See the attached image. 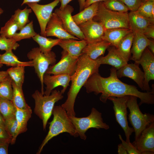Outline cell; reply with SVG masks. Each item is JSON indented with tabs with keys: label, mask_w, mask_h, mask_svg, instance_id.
Masks as SVG:
<instances>
[{
	"label": "cell",
	"mask_w": 154,
	"mask_h": 154,
	"mask_svg": "<svg viewBox=\"0 0 154 154\" xmlns=\"http://www.w3.org/2000/svg\"><path fill=\"white\" fill-rule=\"evenodd\" d=\"M117 70L113 67L111 68L110 75L107 78L102 77L98 72L92 75L84 86L87 92H93L96 95L101 93L100 99L104 103H106L110 97L133 96L140 99V105L143 104L154 103V87H152L150 91L141 92L135 86L128 84L120 81L117 76Z\"/></svg>",
	"instance_id": "obj_1"
},
{
	"label": "cell",
	"mask_w": 154,
	"mask_h": 154,
	"mask_svg": "<svg viewBox=\"0 0 154 154\" xmlns=\"http://www.w3.org/2000/svg\"><path fill=\"white\" fill-rule=\"evenodd\" d=\"M100 65L98 59L92 60L85 54L82 53L79 57L76 69L71 76V85L67 98L61 106L69 116H75L74 107L76 97L90 77L98 72Z\"/></svg>",
	"instance_id": "obj_2"
},
{
	"label": "cell",
	"mask_w": 154,
	"mask_h": 154,
	"mask_svg": "<svg viewBox=\"0 0 154 154\" xmlns=\"http://www.w3.org/2000/svg\"><path fill=\"white\" fill-rule=\"evenodd\" d=\"M52 114L53 117L50 123L48 131L37 154H40L48 141L60 133L66 132L75 137L78 136L66 112L61 106H54Z\"/></svg>",
	"instance_id": "obj_3"
},
{
	"label": "cell",
	"mask_w": 154,
	"mask_h": 154,
	"mask_svg": "<svg viewBox=\"0 0 154 154\" xmlns=\"http://www.w3.org/2000/svg\"><path fill=\"white\" fill-rule=\"evenodd\" d=\"M32 96L35 102L34 112L42 121L44 130L52 114L55 104L62 99L63 96L60 91L56 90H52L48 96L36 90Z\"/></svg>",
	"instance_id": "obj_4"
},
{
	"label": "cell",
	"mask_w": 154,
	"mask_h": 154,
	"mask_svg": "<svg viewBox=\"0 0 154 154\" xmlns=\"http://www.w3.org/2000/svg\"><path fill=\"white\" fill-rule=\"evenodd\" d=\"M93 19L100 23L106 30L129 28L128 12H119L109 10L105 7L102 1L99 2L97 14Z\"/></svg>",
	"instance_id": "obj_5"
},
{
	"label": "cell",
	"mask_w": 154,
	"mask_h": 154,
	"mask_svg": "<svg viewBox=\"0 0 154 154\" xmlns=\"http://www.w3.org/2000/svg\"><path fill=\"white\" fill-rule=\"evenodd\" d=\"M137 98L135 96H130L127 103L129 111L128 119L134 130L135 140L146 127L154 122L153 115L143 114L141 112L137 104Z\"/></svg>",
	"instance_id": "obj_6"
},
{
	"label": "cell",
	"mask_w": 154,
	"mask_h": 154,
	"mask_svg": "<svg viewBox=\"0 0 154 154\" xmlns=\"http://www.w3.org/2000/svg\"><path fill=\"white\" fill-rule=\"evenodd\" d=\"M69 117L78 136L84 140H85L87 137L86 132L90 128L107 130L110 128L109 125L104 122L101 113L94 108L91 109L90 114L86 117Z\"/></svg>",
	"instance_id": "obj_7"
},
{
	"label": "cell",
	"mask_w": 154,
	"mask_h": 154,
	"mask_svg": "<svg viewBox=\"0 0 154 154\" xmlns=\"http://www.w3.org/2000/svg\"><path fill=\"white\" fill-rule=\"evenodd\" d=\"M27 56L33 62V66L41 83V92L44 94L43 76L49 67L56 63V55L51 51L46 53H42L39 48L37 47L33 48L29 52Z\"/></svg>",
	"instance_id": "obj_8"
},
{
	"label": "cell",
	"mask_w": 154,
	"mask_h": 154,
	"mask_svg": "<svg viewBox=\"0 0 154 154\" xmlns=\"http://www.w3.org/2000/svg\"><path fill=\"white\" fill-rule=\"evenodd\" d=\"M129 96H111L108 98L113 104V108L116 121L123 130L126 137V141L128 143H130V136L134 132L133 128L129 126L127 120V103Z\"/></svg>",
	"instance_id": "obj_9"
},
{
	"label": "cell",
	"mask_w": 154,
	"mask_h": 154,
	"mask_svg": "<svg viewBox=\"0 0 154 154\" xmlns=\"http://www.w3.org/2000/svg\"><path fill=\"white\" fill-rule=\"evenodd\" d=\"M59 0H54L52 2L45 5L37 3H29L26 4L35 14L38 21L40 30V35L46 37V29L54 8L57 5Z\"/></svg>",
	"instance_id": "obj_10"
},
{
	"label": "cell",
	"mask_w": 154,
	"mask_h": 154,
	"mask_svg": "<svg viewBox=\"0 0 154 154\" xmlns=\"http://www.w3.org/2000/svg\"><path fill=\"white\" fill-rule=\"evenodd\" d=\"M60 60L56 64L50 66L46 73L52 75L67 74L71 76L76 69L78 58L73 57L66 51L61 52Z\"/></svg>",
	"instance_id": "obj_11"
},
{
	"label": "cell",
	"mask_w": 154,
	"mask_h": 154,
	"mask_svg": "<svg viewBox=\"0 0 154 154\" xmlns=\"http://www.w3.org/2000/svg\"><path fill=\"white\" fill-rule=\"evenodd\" d=\"M74 10L72 6L68 5L62 10L59 8L56 9L54 12L61 19L64 28L67 32L80 40H84V37L83 33L72 15Z\"/></svg>",
	"instance_id": "obj_12"
},
{
	"label": "cell",
	"mask_w": 154,
	"mask_h": 154,
	"mask_svg": "<svg viewBox=\"0 0 154 154\" xmlns=\"http://www.w3.org/2000/svg\"><path fill=\"white\" fill-rule=\"evenodd\" d=\"M131 143L141 154H154V122L146 127Z\"/></svg>",
	"instance_id": "obj_13"
},
{
	"label": "cell",
	"mask_w": 154,
	"mask_h": 154,
	"mask_svg": "<svg viewBox=\"0 0 154 154\" xmlns=\"http://www.w3.org/2000/svg\"><path fill=\"white\" fill-rule=\"evenodd\" d=\"M87 44L102 40L106 30L100 23L93 19L78 25Z\"/></svg>",
	"instance_id": "obj_14"
},
{
	"label": "cell",
	"mask_w": 154,
	"mask_h": 154,
	"mask_svg": "<svg viewBox=\"0 0 154 154\" xmlns=\"http://www.w3.org/2000/svg\"><path fill=\"white\" fill-rule=\"evenodd\" d=\"M135 62L141 64L144 74L143 90L147 92L151 90L149 85L151 80H154V56L147 47L143 52L140 59Z\"/></svg>",
	"instance_id": "obj_15"
},
{
	"label": "cell",
	"mask_w": 154,
	"mask_h": 154,
	"mask_svg": "<svg viewBox=\"0 0 154 154\" xmlns=\"http://www.w3.org/2000/svg\"><path fill=\"white\" fill-rule=\"evenodd\" d=\"M46 37H55L60 39H74L80 40L70 34L65 29L62 21L54 12L52 13L46 29Z\"/></svg>",
	"instance_id": "obj_16"
},
{
	"label": "cell",
	"mask_w": 154,
	"mask_h": 154,
	"mask_svg": "<svg viewBox=\"0 0 154 154\" xmlns=\"http://www.w3.org/2000/svg\"><path fill=\"white\" fill-rule=\"evenodd\" d=\"M71 76L67 74L52 75L45 73L43 76V82L46 85L44 94L49 95L53 89L58 86H62V89L60 92L63 94L69 86Z\"/></svg>",
	"instance_id": "obj_17"
},
{
	"label": "cell",
	"mask_w": 154,
	"mask_h": 154,
	"mask_svg": "<svg viewBox=\"0 0 154 154\" xmlns=\"http://www.w3.org/2000/svg\"><path fill=\"white\" fill-rule=\"evenodd\" d=\"M139 65L135 62L134 64L127 63L117 70L116 74L118 78L125 77L132 79L143 90L144 74L140 68Z\"/></svg>",
	"instance_id": "obj_18"
},
{
	"label": "cell",
	"mask_w": 154,
	"mask_h": 154,
	"mask_svg": "<svg viewBox=\"0 0 154 154\" xmlns=\"http://www.w3.org/2000/svg\"><path fill=\"white\" fill-rule=\"evenodd\" d=\"M131 53L132 55L129 59L135 62L139 60L142 54L149 44L150 40L142 33L134 32Z\"/></svg>",
	"instance_id": "obj_19"
},
{
	"label": "cell",
	"mask_w": 154,
	"mask_h": 154,
	"mask_svg": "<svg viewBox=\"0 0 154 154\" xmlns=\"http://www.w3.org/2000/svg\"><path fill=\"white\" fill-rule=\"evenodd\" d=\"M107 49L108 53L106 56L97 59L100 65L109 64L117 70L128 63L119 53L115 47L111 46Z\"/></svg>",
	"instance_id": "obj_20"
},
{
	"label": "cell",
	"mask_w": 154,
	"mask_h": 154,
	"mask_svg": "<svg viewBox=\"0 0 154 154\" xmlns=\"http://www.w3.org/2000/svg\"><path fill=\"white\" fill-rule=\"evenodd\" d=\"M87 44L84 40L70 39H61L58 45L71 56L78 58L82 54V51Z\"/></svg>",
	"instance_id": "obj_21"
},
{
	"label": "cell",
	"mask_w": 154,
	"mask_h": 154,
	"mask_svg": "<svg viewBox=\"0 0 154 154\" xmlns=\"http://www.w3.org/2000/svg\"><path fill=\"white\" fill-rule=\"evenodd\" d=\"M128 19L129 28L133 33H143L148 25L154 23V20L144 17L137 11L129 13Z\"/></svg>",
	"instance_id": "obj_22"
},
{
	"label": "cell",
	"mask_w": 154,
	"mask_h": 154,
	"mask_svg": "<svg viewBox=\"0 0 154 154\" xmlns=\"http://www.w3.org/2000/svg\"><path fill=\"white\" fill-rule=\"evenodd\" d=\"M111 46L110 43L103 40L88 43L83 49L82 53L86 54L91 59L95 60L103 55L106 50Z\"/></svg>",
	"instance_id": "obj_23"
},
{
	"label": "cell",
	"mask_w": 154,
	"mask_h": 154,
	"mask_svg": "<svg viewBox=\"0 0 154 154\" xmlns=\"http://www.w3.org/2000/svg\"><path fill=\"white\" fill-rule=\"evenodd\" d=\"M133 32L129 28H116L105 30L102 40L110 43L116 48L120 40L128 34Z\"/></svg>",
	"instance_id": "obj_24"
},
{
	"label": "cell",
	"mask_w": 154,
	"mask_h": 154,
	"mask_svg": "<svg viewBox=\"0 0 154 154\" xmlns=\"http://www.w3.org/2000/svg\"><path fill=\"white\" fill-rule=\"evenodd\" d=\"M99 2L94 3L85 8L78 13L72 16L76 24L78 25L91 19L96 15Z\"/></svg>",
	"instance_id": "obj_25"
},
{
	"label": "cell",
	"mask_w": 154,
	"mask_h": 154,
	"mask_svg": "<svg viewBox=\"0 0 154 154\" xmlns=\"http://www.w3.org/2000/svg\"><path fill=\"white\" fill-rule=\"evenodd\" d=\"M32 110L30 107L21 109L16 108L15 117L17 123V135L25 132L27 130V122L31 117Z\"/></svg>",
	"instance_id": "obj_26"
},
{
	"label": "cell",
	"mask_w": 154,
	"mask_h": 154,
	"mask_svg": "<svg viewBox=\"0 0 154 154\" xmlns=\"http://www.w3.org/2000/svg\"><path fill=\"white\" fill-rule=\"evenodd\" d=\"M133 37V32L128 34L120 40L116 48L119 53L127 62L131 57V49Z\"/></svg>",
	"instance_id": "obj_27"
},
{
	"label": "cell",
	"mask_w": 154,
	"mask_h": 154,
	"mask_svg": "<svg viewBox=\"0 0 154 154\" xmlns=\"http://www.w3.org/2000/svg\"><path fill=\"white\" fill-rule=\"evenodd\" d=\"M1 61L3 64L6 65L7 66H33V62L31 60L27 62L20 61L13 53L12 50L6 51L1 54Z\"/></svg>",
	"instance_id": "obj_28"
},
{
	"label": "cell",
	"mask_w": 154,
	"mask_h": 154,
	"mask_svg": "<svg viewBox=\"0 0 154 154\" xmlns=\"http://www.w3.org/2000/svg\"><path fill=\"white\" fill-rule=\"evenodd\" d=\"M32 38L38 44L41 51L44 53L51 51L53 47L58 45L61 40L58 38H48L39 34H37Z\"/></svg>",
	"instance_id": "obj_29"
},
{
	"label": "cell",
	"mask_w": 154,
	"mask_h": 154,
	"mask_svg": "<svg viewBox=\"0 0 154 154\" xmlns=\"http://www.w3.org/2000/svg\"><path fill=\"white\" fill-rule=\"evenodd\" d=\"M13 95L11 100L15 107L19 109H25L30 106L25 101L22 89L18 87L12 81Z\"/></svg>",
	"instance_id": "obj_30"
},
{
	"label": "cell",
	"mask_w": 154,
	"mask_h": 154,
	"mask_svg": "<svg viewBox=\"0 0 154 154\" xmlns=\"http://www.w3.org/2000/svg\"><path fill=\"white\" fill-rule=\"evenodd\" d=\"M25 66L12 67L7 71L12 81L18 87L22 89L24 81Z\"/></svg>",
	"instance_id": "obj_31"
},
{
	"label": "cell",
	"mask_w": 154,
	"mask_h": 154,
	"mask_svg": "<svg viewBox=\"0 0 154 154\" xmlns=\"http://www.w3.org/2000/svg\"><path fill=\"white\" fill-rule=\"evenodd\" d=\"M32 11L31 9L28 8L27 7L23 9H18L15 11L14 14L11 17L17 24L19 30L30 22L29 16Z\"/></svg>",
	"instance_id": "obj_32"
},
{
	"label": "cell",
	"mask_w": 154,
	"mask_h": 154,
	"mask_svg": "<svg viewBox=\"0 0 154 154\" xmlns=\"http://www.w3.org/2000/svg\"><path fill=\"white\" fill-rule=\"evenodd\" d=\"M16 107L11 101L0 97V112L5 120L15 116Z\"/></svg>",
	"instance_id": "obj_33"
},
{
	"label": "cell",
	"mask_w": 154,
	"mask_h": 154,
	"mask_svg": "<svg viewBox=\"0 0 154 154\" xmlns=\"http://www.w3.org/2000/svg\"><path fill=\"white\" fill-rule=\"evenodd\" d=\"M19 31V32L16 33L11 38L17 42L23 39L32 38L37 34L34 31L33 21L28 23Z\"/></svg>",
	"instance_id": "obj_34"
},
{
	"label": "cell",
	"mask_w": 154,
	"mask_h": 154,
	"mask_svg": "<svg viewBox=\"0 0 154 154\" xmlns=\"http://www.w3.org/2000/svg\"><path fill=\"white\" fill-rule=\"evenodd\" d=\"M18 30H19L18 25L11 17L5 25L1 28L0 36L8 38H12Z\"/></svg>",
	"instance_id": "obj_35"
},
{
	"label": "cell",
	"mask_w": 154,
	"mask_h": 154,
	"mask_svg": "<svg viewBox=\"0 0 154 154\" xmlns=\"http://www.w3.org/2000/svg\"><path fill=\"white\" fill-rule=\"evenodd\" d=\"M12 80L9 75L0 82V97L11 100L13 95Z\"/></svg>",
	"instance_id": "obj_36"
},
{
	"label": "cell",
	"mask_w": 154,
	"mask_h": 154,
	"mask_svg": "<svg viewBox=\"0 0 154 154\" xmlns=\"http://www.w3.org/2000/svg\"><path fill=\"white\" fill-rule=\"evenodd\" d=\"M5 129L12 138L11 144H14L17 135V123L15 116L5 120Z\"/></svg>",
	"instance_id": "obj_37"
},
{
	"label": "cell",
	"mask_w": 154,
	"mask_h": 154,
	"mask_svg": "<svg viewBox=\"0 0 154 154\" xmlns=\"http://www.w3.org/2000/svg\"><path fill=\"white\" fill-rule=\"evenodd\" d=\"M102 1L106 8L112 11L126 12L129 10L127 7L120 0H104Z\"/></svg>",
	"instance_id": "obj_38"
},
{
	"label": "cell",
	"mask_w": 154,
	"mask_h": 154,
	"mask_svg": "<svg viewBox=\"0 0 154 154\" xmlns=\"http://www.w3.org/2000/svg\"><path fill=\"white\" fill-rule=\"evenodd\" d=\"M154 8V0H148L142 3L136 11L144 17L154 20L151 16V11Z\"/></svg>",
	"instance_id": "obj_39"
},
{
	"label": "cell",
	"mask_w": 154,
	"mask_h": 154,
	"mask_svg": "<svg viewBox=\"0 0 154 154\" xmlns=\"http://www.w3.org/2000/svg\"><path fill=\"white\" fill-rule=\"evenodd\" d=\"M19 44L11 38H8L0 36V50L6 51L15 50Z\"/></svg>",
	"instance_id": "obj_40"
},
{
	"label": "cell",
	"mask_w": 154,
	"mask_h": 154,
	"mask_svg": "<svg viewBox=\"0 0 154 154\" xmlns=\"http://www.w3.org/2000/svg\"><path fill=\"white\" fill-rule=\"evenodd\" d=\"M123 2L131 11H137L142 4V0H120Z\"/></svg>",
	"instance_id": "obj_41"
},
{
	"label": "cell",
	"mask_w": 154,
	"mask_h": 154,
	"mask_svg": "<svg viewBox=\"0 0 154 154\" xmlns=\"http://www.w3.org/2000/svg\"><path fill=\"white\" fill-rule=\"evenodd\" d=\"M119 139L121 141V144L124 147L128 154H141V153L137 150L130 143H128L124 141L120 134L118 135Z\"/></svg>",
	"instance_id": "obj_42"
},
{
	"label": "cell",
	"mask_w": 154,
	"mask_h": 154,
	"mask_svg": "<svg viewBox=\"0 0 154 154\" xmlns=\"http://www.w3.org/2000/svg\"><path fill=\"white\" fill-rule=\"evenodd\" d=\"M12 138L5 129L0 127V143H11Z\"/></svg>",
	"instance_id": "obj_43"
},
{
	"label": "cell",
	"mask_w": 154,
	"mask_h": 154,
	"mask_svg": "<svg viewBox=\"0 0 154 154\" xmlns=\"http://www.w3.org/2000/svg\"><path fill=\"white\" fill-rule=\"evenodd\" d=\"M143 34L148 38H154V24H151L148 25L145 29Z\"/></svg>",
	"instance_id": "obj_44"
},
{
	"label": "cell",
	"mask_w": 154,
	"mask_h": 154,
	"mask_svg": "<svg viewBox=\"0 0 154 154\" xmlns=\"http://www.w3.org/2000/svg\"><path fill=\"white\" fill-rule=\"evenodd\" d=\"M9 143H0V154H7Z\"/></svg>",
	"instance_id": "obj_45"
},
{
	"label": "cell",
	"mask_w": 154,
	"mask_h": 154,
	"mask_svg": "<svg viewBox=\"0 0 154 154\" xmlns=\"http://www.w3.org/2000/svg\"><path fill=\"white\" fill-rule=\"evenodd\" d=\"M117 152L119 154H128L126 150L122 146L121 143L118 145Z\"/></svg>",
	"instance_id": "obj_46"
},
{
	"label": "cell",
	"mask_w": 154,
	"mask_h": 154,
	"mask_svg": "<svg viewBox=\"0 0 154 154\" xmlns=\"http://www.w3.org/2000/svg\"><path fill=\"white\" fill-rule=\"evenodd\" d=\"M73 0H59L61 5L59 8L60 10H62L68 5V4Z\"/></svg>",
	"instance_id": "obj_47"
},
{
	"label": "cell",
	"mask_w": 154,
	"mask_h": 154,
	"mask_svg": "<svg viewBox=\"0 0 154 154\" xmlns=\"http://www.w3.org/2000/svg\"><path fill=\"white\" fill-rule=\"evenodd\" d=\"M104 0H86L85 4V8L94 3L102 1Z\"/></svg>",
	"instance_id": "obj_48"
},
{
	"label": "cell",
	"mask_w": 154,
	"mask_h": 154,
	"mask_svg": "<svg viewBox=\"0 0 154 154\" xmlns=\"http://www.w3.org/2000/svg\"><path fill=\"white\" fill-rule=\"evenodd\" d=\"M8 75H9L7 71H0V82L5 78Z\"/></svg>",
	"instance_id": "obj_49"
},
{
	"label": "cell",
	"mask_w": 154,
	"mask_h": 154,
	"mask_svg": "<svg viewBox=\"0 0 154 154\" xmlns=\"http://www.w3.org/2000/svg\"><path fill=\"white\" fill-rule=\"evenodd\" d=\"M86 0H78L79 5L80 12L83 10L85 8V4Z\"/></svg>",
	"instance_id": "obj_50"
},
{
	"label": "cell",
	"mask_w": 154,
	"mask_h": 154,
	"mask_svg": "<svg viewBox=\"0 0 154 154\" xmlns=\"http://www.w3.org/2000/svg\"><path fill=\"white\" fill-rule=\"evenodd\" d=\"M147 47L154 54V41L150 40V41Z\"/></svg>",
	"instance_id": "obj_51"
},
{
	"label": "cell",
	"mask_w": 154,
	"mask_h": 154,
	"mask_svg": "<svg viewBox=\"0 0 154 154\" xmlns=\"http://www.w3.org/2000/svg\"><path fill=\"white\" fill-rule=\"evenodd\" d=\"M0 127L5 129V120L0 112Z\"/></svg>",
	"instance_id": "obj_52"
},
{
	"label": "cell",
	"mask_w": 154,
	"mask_h": 154,
	"mask_svg": "<svg viewBox=\"0 0 154 154\" xmlns=\"http://www.w3.org/2000/svg\"><path fill=\"white\" fill-rule=\"evenodd\" d=\"M41 0H23V2L21 4L23 6L25 4L29 3H37L39 2Z\"/></svg>",
	"instance_id": "obj_53"
},
{
	"label": "cell",
	"mask_w": 154,
	"mask_h": 154,
	"mask_svg": "<svg viewBox=\"0 0 154 154\" xmlns=\"http://www.w3.org/2000/svg\"><path fill=\"white\" fill-rule=\"evenodd\" d=\"M1 54L0 53V68H1L3 65V64L1 63Z\"/></svg>",
	"instance_id": "obj_54"
},
{
	"label": "cell",
	"mask_w": 154,
	"mask_h": 154,
	"mask_svg": "<svg viewBox=\"0 0 154 154\" xmlns=\"http://www.w3.org/2000/svg\"><path fill=\"white\" fill-rule=\"evenodd\" d=\"M3 10L0 7V15L3 13Z\"/></svg>",
	"instance_id": "obj_55"
},
{
	"label": "cell",
	"mask_w": 154,
	"mask_h": 154,
	"mask_svg": "<svg viewBox=\"0 0 154 154\" xmlns=\"http://www.w3.org/2000/svg\"><path fill=\"white\" fill-rule=\"evenodd\" d=\"M147 0H142V3H143L145 2V1H147Z\"/></svg>",
	"instance_id": "obj_56"
}]
</instances>
